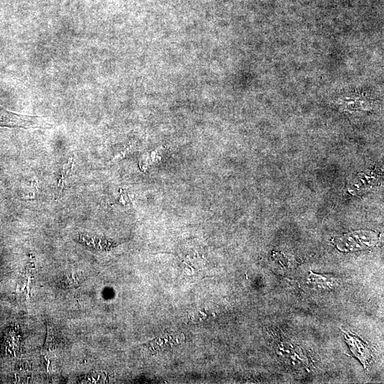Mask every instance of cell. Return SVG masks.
Segmentation results:
<instances>
[{
	"instance_id": "cell-4",
	"label": "cell",
	"mask_w": 384,
	"mask_h": 384,
	"mask_svg": "<svg viewBox=\"0 0 384 384\" xmlns=\"http://www.w3.org/2000/svg\"><path fill=\"white\" fill-rule=\"evenodd\" d=\"M307 283L319 289H331L336 288L338 280L330 275L318 274L311 272L306 277Z\"/></svg>"
},
{
	"instance_id": "cell-3",
	"label": "cell",
	"mask_w": 384,
	"mask_h": 384,
	"mask_svg": "<svg viewBox=\"0 0 384 384\" xmlns=\"http://www.w3.org/2000/svg\"><path fill=\"white\" fill-rule=\"evenodd\" d=\"M57 341L54 328L48 324L46 339L41 351L42 359L43 360L48 373L50 362L55 358V351L58 346Z\"/></svg>"
},
{
	"instance_id": "cell-2",
	"label": "cell",
	"mask_w": 384,
	"mask_h": 384,
	"mask_svg": "<svg viewBox=\"0 0 384 384\" xmlns=\"http://www.w3.org/2000/svg\"><path fill=\"white\" fill-rule=\"evenodd\" d=\"M344 338L352 353L358 358L365 368H367L372 358V351L369 346L359 338L348 333H344Z\"/></svg>"
},
{
	"instance_id": "cell-1",
	"label": "cell",
	"mask_w": 384,
	"mask_h": 384,
	"mask_svg": "<svg viewBox=\"0 0 384 384\" xmlns=\"http://www.w3.org/2000/svg\"><path fill=\"white\" fill-rule=\"evenodd\" d=\"M0 127L44 129L52 124L44 117L17 114L0 106Z\"/></svg>"
}]
</instances>
